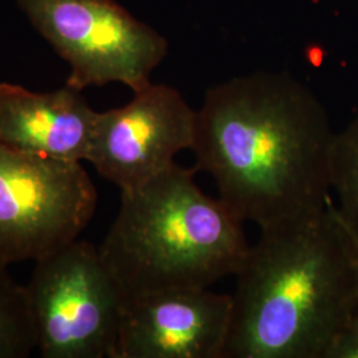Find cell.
<instances>
[{"instance_id": "ba28073f", "label": "cell", "mask_w": 358, "mask_h": 358, "mask_svg": "<svg viewBox=\"0 0 358 358\" xmlns=\"http://www.w3.org/2000/svg\"><path fill=\"white\" fill-rule=\"evenodd\" d=\"M231 294L178 288L129 299L115 358H224Z\"/></svg>"}, {"instance_id": "3957f363", "label": "cell", "mask_w": 358, "mask_h": 358, "mask_svg": "<svg viewBox=\"0 0 358 358\" xmlns=\"http://www.w3.org/2000/svg\"><path fill=\"white\" fill-rule=\"evenodd\" d=\"M171 165L121 206L100 247L129 299L178 288H210L234 276L248 252L243 220Z\"/></svg>"}, {"instance_id": "4fadbf2b", "label": "cell", "mask_w": 358, "mask_h": 358, "mask_svg": "<svg viewBox=\"0 0 358 358\" xmlns=\"http://www.w3.org/2000/svg\"><path fill=\"white\" fill-rule=\"evenodd\" d=\"M348 227H349V226H348ZM349 230H350V232H352V235H353V239H355V243H356V247H357L358 252V234L357 232H355V231L352 230L350 227H349ZM349 327H353V328H358V292L357 300H356V307H355V312H353V317H352V321H350Z\"/></svg>"}, {"instance_id": "6da1fadb", "label": "cell", "mask_w": 358, "mask_h": 358, "mask_svg": "<svg viewBox=\"0 0 358 358\" xmlns=\"http://www.w3.org/2000/svg\"><path fill=\"white\" fill-rule=\"evenodd\" d=\"M336 133L307 84L260 71L206 90L192 150L220 201L262 231L317 215L332 202Z\"/></svg>"}, {"instance_id": "52a82bcc", "label": "cell", "mask_w": 358, "mask_h": 358, "mask_svg": "<svg viewBox=\"0 0 358 358\" xmlns=\"http://www.w3.org/2000/svg\"><path fill=\"white\" fill-rule=\"evenodd\" d=\"M130 103L99 112L88 161L121 192L137 189L176 164L195 141L196 109L166 84H148Z\"/></svg>"}, {"instance_id": "5b68a950", "label": "cell", "mask_w": 358, "mask_h": 358, "mask_svg": "<svg viewBox=\"0 0 358 358\" xmlns=\"http://www.w3.org/2000/svg\"><path fill=\"white\" fill-rule=\"evenodd\" d=\"M31 24L69 64L77 90L120 83L150 84L169 43L115 0H16Z\"/></svg>"}, {"instance_id": "7a4b0ae2", "label": "cell", "mask_w": 358, "mask_h": 358, "mask_svg": "<svg viewBox=\"0 0 358 358\" xmlns=\"http://www.w3.org/2000/svg\"><path fill=\"white\" fill-rule=\"evenodd\" d=\"M234 276L224 358H325L353 317L357 247L333 199L317 215L262 230Z\"/></svg>"}, {"instance_id": "8fae6325", "label": "cell", "mask_w": 358, "mask_h": 358, "mask_svg": "<svg viewBox=\"0 0 358 358\" xmlns=\"http://www.w3.org/2000/svg\"><path fill=\"white\" fill-rule=\"evenodd\" d=\"M334 205L346 224L358 234V108L345 128L336 133L332 154Z\"/></svg>"}, {"instance_id": "8992f818", "label": "cell", "mask_w": 358, "mask_h": 358, "mask_svg": "<svg viewBox=\"0 0 358 358\" xmlns=\"http://www.w3.org/2000/svg\"><path fill=\"white\" fill-rule=\"evenodd\" d=\"M96 208L97 190L81 162L0 142V264L38 262L75 241Z\"/></svg>"}, {"instance_id": "7c38bea8", "label": "cell", "mask_w": 358, "mask_h": 358, "mask_svg": "<svg viewBox=\"0 0 358 358\" xmlns=\"http://www.w3.org/2000/svg\"><path fill=\"white\" fill-rule=\"evenodd\" d=\"M325 358H358V328L348 327L340 333Z\"/></svg>"}, {"instance_id": "9c48e42d", "label": "cell", "mask_w": 358, "mask_h": 358, "mask_svg": "<svg viewBox=\"0 0 358 358\" xmlns=\"http://www.w3.org/2000/svg\"><path fill=\"white\" fill-rule=\"evenodd\" d=\"M97 115L81 90L68 85L36 93L0 83V142L27 153L88 161Z\"/></svg>"}, {"instance_id": "277c9868", "label": "cell", "mask_w": 358, "mask_h": 358, "mask_svg": "<svg viewBox=\"0 0 358 358\" xmlns=\"http://www.w3.org/2000/svg\"><path fill=\"white\" fill-rule=\"evenodd\" d=\"M26 285L43 358H115L128 296L99 245L75 239L35 262Z\"/></svg>"}, {"instance_id": "30bf717a", "label": "cell", "mask_w": 358, "mask_h": 358, "mask_svg": "<svg viewBox=\"0 0 358 358\" xmlns=\"http://www.w3.org/2000/svg\"><path fill=\"white\" fill-rule=\"evenodd\" d=\"M38 349L35 321L26 285L0 264V358H26Z\"/></svg>"}]
</instances>
